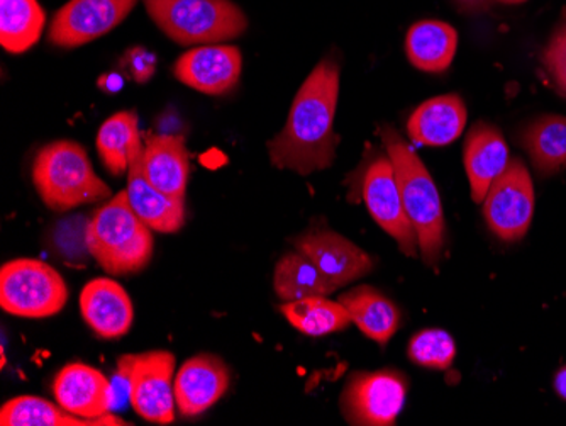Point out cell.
<instances>
[{"label": "cell", "mask_w": 566, "mask_h": 426, "mask_svg": "<svg viewBox=\"0 0 566 426\" xmlns=\"http://www.w3.org/2000/svg\"><path fill=\"white\" fill-rule=\"evenodd\" d=\"M2 426H126L129 423L114 415L97 419L70 415L62 406L36 396H18L0 409Z\"/></svg>", "instance_id": "obj_24"}, {"label": "cell", "mask_w": 566, "mask_h": 426, "mask_svg": "<svg viewBox=\"0 0 566 426\" xmlns=\"http://www.w3.org/2000/svg\"><path fill=\"white\" fill-rule=\"evenodd\" d=\"M228 387V365L218 355H196L175 375L177 409L186 418L202 415L224 396Z\"/></svg>", "instance_id": "obj_15"}, {"label": "cell", "mask_w": 566, "mask_h": 426, "mask_svg": "<svg viewBox=\"0 0 566 426\" xmlns=\"http://www.w3.org/2000/svg\"><path fill=\"white\" fill-rule=\"evenodd\" d=\"M463 162L475 202H483L494 180L509 165V146L501 129L491 123H476L463 146Z\"/></svg>", "instance_id": "obj_18"}, {"label": "cell", "mask_w": 566, "mask_h": 426, "mask_svg": "<svg viewBox=\"0 0 566 426\" xmlns=\"http://www.w3.org/2000/svg\"><path fill=\"white\" fill-rule=\"evenodd\" d=\"M553 386H555L556 394H558L562 399L566 401V365H563V367L556 372Z\"/></svg>", "instance_id": "obj_33"}, {"label": "cell", "mask_w": 566, "mask_h": 426, "mask_svg": "<svg viewBox=\"0 0 566 426\" xmlns=\"http://www.w3.org/2000/svg\"><path fill=\"white\" fill-rule=\"evenodd\" d=\"M149 18L175 43L216 44L247 31L244 12L231 0H143Z\"/></svg>", "instance_id": "obj_5"}, {"label": "cell", "mask_w": 566, "mask_h": 426, "mask_svg": "<svg viewBox=\"0 0 566 426\" xmlns=\"http://www.w3.org/2000/svg\"><path fill=\"white\" fill-rule=\"evenodd\" d=\"M534 215V186L530 170L512 158L483 199V218L495 237L520 241L530 231Z\"/></svg>", "instance_id": "obj_9"}, {"label": "cell", "mask_w": 566, "mask_h": 426, "mask_svg": "<svg viewBox=\"0 0 566 426\" xmlns=\"http://www.w3.org/2000/svg\"><path fill=\"white\" fill-rule=\"evenodd\" d=\"M69 303V288L59 270L38 259H15L0 269V308L12 316L41 320Z\"/></svg>", "instance_id": "obj_6"}, {"label": "cell", "mask_w": 566, "mask_h": 426, "mask_svg": "<svg viewBox=\"0 0 566 426\" xmlns=\"http://www.w3.org/2000/svg\"><path fill=\"white\" fill-rule=\"evenodd\" d=\"M138 0H70L51 22V43L60 48H78L104 34L129 15Z\"/></svg>", "instance_id": "obj_11"}, {"label": "cell", "mask_w": 566, "mask_h": 426, "mask_svg": "<svg viewBox=\"0 0 566 426\" xmlns=\"http://www.w3.org/2000/svg\"><path fill=\"white\" fill-rule=\"evenodd\" d=\"M542 63L553 87L566 97V21L549 38L542 53Z\"/></svg>", "instance_id": "obj_30"}, {"label": "cell", "mask_w": 566, "mask_h": 426, "mask_svg": "<svg viewBox=\"0 0 566 426\" xmlns=\"http://www.w3.org/2000/svg\"><path fill=\"white\" fill-rule=\"evenodd\" d=\"M53 394L65 412L81 418H102L114 406L113 383L98 368L82 362L65 365L56 374Z\"/></svg>", "instance_id": "obj_14"}, {"label": "cell", "mask_w": 566, "mask_h": 426, "mask_svg": "<svg viewBox=\"0 0 566 426\" xmlns=\"http://www.w3.org/2000/svg\"><path fill=\"white\" fill-rule=\"evenodd\" d=\"M151 228L133 211L126 190L107 200L88 221L85 245L111 276H132L149 266L155 250Z\"/></svg>", "instance_id": "obj_3"}, {"label": "cell", "mask_w": 566, "mask_h": 426, "mask_svg": "<svg viewBox=\"0 0 566 426\" xmlns=\"http://www.w3.org/2000/svg\"><path fill=\"white\" fill-rule=\"evenodd\" d=\"M407 355L421 367L447 371L457 357V345L444 330L428 329L410 339Z\"/></svg>", "instance_id": "obj_29"}, {"label": "cell", "mask_w": 566, "mask_h": 426, "mask_svg": "<svg viewBox=\"0 0 566 426\" xmlns=\"http://www.w3.org/2000/svg\"><path fill=\"white\" fill-rule=\"evenodd\" d=\"M78 303L85 323L98 339H120L132 330L135 306L119 282L106 278L87 282Z\"/></svg>", "instance_id": "obj_17"}, {"label": "cell", "mask_w": 566, "mask_h": 426, "mask_svg": "<svg viewBox=\"0 0 566 426\" xmlns=\"http://www.w3.org/2000/svg\"><path fill=\"white\" fill-rule=\"evenodd\" d=\"M142 142L138 116L133 111H120L104 121L97 133V152L104 167L114 177L127 174L133 149Z\"/></svg>", "instance_id": "obj_28"}, {"label": "cell", "mask_w": 566, "mask_h": 426, "mask_svg": "<svg viewBox=\"0 0 566 426\" xmlns=\"http://www.w3.org/2000/svg\"><path fill=\"white\" fill-rule=\"evenodd\" d=\"M46 14L38 0H0V44L6 52H28L40 41Z\"/></svg>", "instance_id": "obj_26"}, {"label": "cell", "mask_w": 566, "mask_h": 426, "mask_svg": "<svg viewBox=\"0 0 566 426\" xmlns=\"http://www.w3.org/2000/svg\"><path fill=\"white\" fill-rule=\"evenodd\" d=\"M280 311L297 332L308 336L343 332L352 323L346 308L339 301L327 299L326 295L283 303Z\"/></svg>", "instance_id": "obj_27"}, {"label": "cell", "mask_w": 566, "mask_h": 426, "mask_svg": "<svg viewBox=\"0 0 566 426\" xmlns=\"http://www.w3.org/2000/svg\"><path fill=\"white\" fill-rule=\"evenodd\" d=\"M295 250L313 260L336 288H345L374 270L375 262L364 248L327 228H313L292 240Z\"/></svg>", "instance_id": "obj_12"}, {"label": "cell", "mask_w": 566, "mask_h": 426, "mask_svg": "<svg viewBox=\"0 0 566 426\" xmlns=\"http://www.w3.org/2000/svg\"><path fill=\"white\" fill-rule=\"evenodd\" d=\"M143 172L161 193L186 199L190 174L186 138L180 135L149 136L143 148Z\"/></svg>", "instance_id": "obj_20"}, {"label": "cell", "mask_w": 566, "mask_h": 426, "mask_svg": "<svg viewBox=\"0 0 566 426\" xmlns=\"http://www.w3.org/2000/svg\"><path fill=\"white\" fill-rule=\"evenodd\" d=\"M499 2H504V4H523L526 0H499Z\"/></svg>", "instance_id": "obj_35"}, {"label": "cell", "mask_w": 566, "mask_h": 426, "mask_svg": "<svg viewBox=\"0 0 566 426\" xmlns=\"http://www.w3.org/2000/svg\"><path fill=\"white\" fill-rule=\"evenodd\" d=\"M409 381L396 368L353 372L342 393L343 416L349 425L389 426L406 405Z\"/></svg>", "instance_id": "obj_8"}, {"label": "cell", "mask_w": 566, "mask_h": 426, "mask_svg": "<svg viewBox=\"0 0 566 426\" xmlns=\"http://www.w3.org/2000/svg\"><path fill=\"white\" fill-rule=\"evenodd\" d=\"M273 288L283 303L314 295H329L338 291V288L321 272L319 267L298 250L285 253L276 262Z\"/></svg>", "instance_id": "obj_25"}, {"label": "cell", "mask_w": 566, "mask_h": 426, "mask_svg": "<svg viewBox=\"0 0 566 426\" xmlns=\"http://www.w3.org/2000/svg\"><path fill=\"white\" fill-rule=\"evenodd\" d=\"M33 183L44 206L56 212L101 202L113 193L95 174L84 146L70 139L50 143L38 152Z\"/></svg>", "instance_id": "obj_4"}, {"label": "cell", "mask_w": 566, "mask_h": 426, "mask_svg": "<svg viewBox=\"0 0 566 426\" xmlns=\"http://www.w3.org/2000/svg\"><path fill=\"white\" fill-rule=\"evenodd\" d=\"M175 365V355L168 350L126 354L117 361V374L127 380V399L146 422L174 423Z\"/></svg>", "instance_id": "obj_7"}, {"label": "cell", "mask_w": 566, "mask_h": 426, "mask_svg": "<svg viewBox=\"0 0 566 426\" xmlns=\"http://www.w3.org/2000/svg\"><path fill=\"white\" fill-rule=\"evenodd\" d=\"M359 189L374 221L390 235L407 257H418L419 243L412 222L407 218L389 155H378L365 168Z\"/></svg>", "instance_id": "obj_10"}, {"label": "cell", "mask_w": 566, "mask_h": 426, "mask_svg": "<svg viewBox=\"0 0 566 426\" xmlns=\"http://www.w3.org/2000/svg\"><path fill=\"white\" fill-rule=\"evenodd\" d=\"M157 55L146 48L135 46L124 53L120 65L136 84H146L157 72Z\"/></svg>", "instance_id": "obj_31"}, {"label": "cell", "mask_w": 566, "mask_h": 426, "mask_svg": "<svg viewBox=\"0 0 566 426\" xmlns=\"http://www.w3.org/2000/svg\"><path fill=\"white\" fill-rule=\"evenodd\" d=\"M458 2H461V4L472 6V8H476V6L485 4V2H489V0H458Z\"/></svg>", "instance_id": "obj_34"}, {"label": "cell", "mask_w": 566, "mask_h": 426, "mask_svg": "<svg viewBox=\"0 0 566 426\" xmlns=\"http://www.w3.org/2000/svg\"><path fill=\"white\" fill-rule=\"evenodd\" d=\"M240 48L231 44H203L184 53L174 65V75L187 87L208 95L233 91L241 77Z\"/></svg>", "instance_id": "obj_13"}, {"label": "cell", "mask_w": 566, "mask_h": 426, "mask_svg": "<svg viewBox=\"0 0 566 426\" xmlns=\"http://www.w3.org/2000/svg\"><path fill=\"white\" fill-rule=\"evenodd\" d=\"M385 152L392 162L407 218L418 235L426 266L436 267L444 250V212L440 193L426 165L392 126L380 129Z\"/></svg>", "instance_id": "obj_2"}, {"label": "cell", "mask_w": 566, "mask_h": 426, "mask_svg": "<svg viewBox=\"0 0 566 426\" xmlns=\"http://www.w3.org/2000/svg\"><path fill=\"white\" fill-rule=\"evenodd\" d=\"M520 143L542 177H552L566 167V117L546 114L536 117L520 133Z\"/></svg>", "instance_id": "obj_23"}, {"label": "cell", "mask_w": 566, "mask_h": 426, "mask_svg": "<svg viewBox=\"0 0 566 426\" xmlns=\"http://www.w3.org/2000/svg\"><path fill=\"white\" fill-rule=\"evenodd\" d=\"M339 303L346 308L352 323L368 339L385 345L390 342L402 323L399 308L387 295L371 285H358L339 295Z\"/></svg>", "instance_id": "obj_21"}, {"label": "cell", "mask_w": 566, "mask_h": 426, "mask_svg": "<svg viewBox=\"0 0 566 426\" xmlns=\"http://www.w3.org/2000/svg\"><path fill=\"white\" fill-rule=\"evenodd\" d=\"M124 85H126V79L120 72L104 73L97 81V87L106 94H119Z\"/></svg>", "instance_id": "obj_32"}, {"label": "cell", "mask_w": 566, "mask_h": 426, "mask_svg": "<svg viewBox=\"0 0 566 426\" xmlns=\"http://www.w3.org/2000/svg\"><path fill=\"white\" fill-rule=\"evenodd\" d=\"M467 117L469 113L460 95H438L410 114L407 135L418 146H447L460 138Z\"/></svg>", "instance_id": "obj_19"}, {"label": "cell", "mask_w": 566, "mask_h": 426, "mask_svg": "<svg viewBox=\"0 0 566 426\" xmlns=\"http://www.w3.org/2000/svg\"><path fill=\"white\" fill-rule=\"evenodd\" d=\"M458 33L443 21H419L406 37L407 59L422 72L441 73L457 55Z\"/></svg>", "instance_id": "obj_22"}, {"label": "cell", "mask_w": 566, "mask_h": 426, "mask_svg": "<svg viewBox=\"0 0 566 426\" xmlns=\"http://www.w3.org/2000/svg\"><path fill=\"white\" fill-rule=\"evenodd\" d=\"M338 97L339 65L329 56L305 79L287 124L266 145L273 167L311 175L334 164L339 145V135L334 132Z\"/></svg>", "instance_id": "obj_1"}, {"label": "cell", "mask_w": 566, "mask_h": 426, "mask_svg": "<svg viewBox=\"0 0 566 426\" xmlns=\"http://www.w3.org/2000/svg\"><path fill=\"white\" fill-rule=\"evenodd\" d=\"M143 142L133 149L127 170V199L133 211L157 233L170 235L186 225V199L168 196L153 186L143 172Z\"/></svg>", "instance_id": "obj_16"}]
</instances>
